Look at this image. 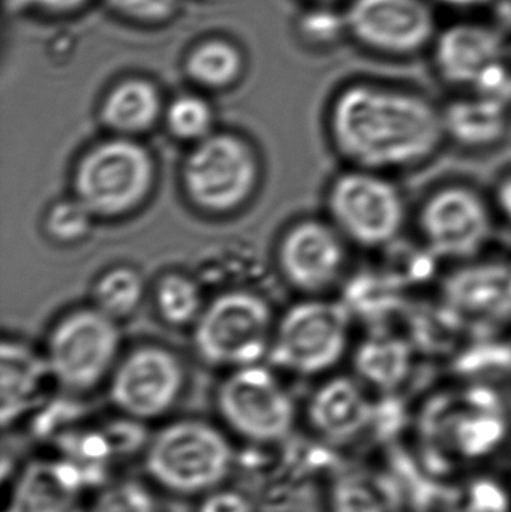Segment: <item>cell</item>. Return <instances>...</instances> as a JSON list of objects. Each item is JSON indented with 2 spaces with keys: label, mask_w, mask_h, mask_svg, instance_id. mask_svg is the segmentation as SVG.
<instances>
[{
  "label": "cell",
  "mask_w": 511,
  "mask_h": 512,
  "mask_svg": "<svg viewBox=\"0 0 511 512\" xmlns=\"http://www.w3.org/2000/svg\"><path fill=\"white\" fill-rule=\"evenodd\" d=\"M327 129L345 167L398 179L426 170L449 150L443 101L387 75L347 81L330 102Z\"/></svg>",
  "instance_id": "6da1fadb"
},
{
  "label": "cell",
  "mask_w": 511,
  "mask_h": 512,
  "mask_svg": "<svg viewBox=\"0 0 511 512\" xmlns=\"http://www.w3.org/2000/svg\"><path fill=\"white\" fill-rule=\"evenodd\" d=\"M500 228L491 189L464 177L428 186L413 201L411 231L426 254L450 265H465L486 254Z\"/></svg>",
  "instance_id": "7a4b0ae2"
},
{
  "label": "cell",
  "mask_w": 511,
  "mask_h": 512,
  "mask_svg": "<svg viewBox=\"0 0 511 512\" xmlns=\"http://www.w3.org/2000/svg\"><path fill=\"white\" fill-rule=\"evenodd\" d=\"M426 60L447 96L483 95L511 102V35L482 15L441 24Z\"/></svg>",
  "instance_id": "3957f363"
},
{
  "label": "cell",
  "mask_w": 511,
  "mask_h": 512,
  "mask_svg": "<svg viewBox=\"0 0 511 512\" xmlns=\"http://www.w3.org/2000/svg\"><path fill=\"white\" fill-rule=\"evenodd\" d=\"M401 182L389 174L345 167L327 189V219L353 249L387 251L411 230L413 200Z\"/></svg>",
  "instance_id": "277c9868"
},
{
  "label": "cell",
  "mask_w": 511,
  "mask_h": 512,
  "mask_svg": "<svg viewBox=\"0 0 511 512\" xmlns=\"http://www.w3.org/2000/svg\"><path fill=\"white\" fill-rule=\"evenodd\" d=\"M233 462L225 433L198 418L165 424L144 450L150 480L177 496H203L218 489L231 474Z\"/></svg>",
  "instance_id": "5b68a950"
},
{
  "label": "cell",
  "mask_w": 511,
  "mask_h": 512,
  "mask_svg": "<svg viewBox=\"0 0 511 512\" xmlns=\"http://www.w3.org/2000/svg\"><path fill=\"white\" fill-rule=\"evenodd\" d=\"M419 435L435 463L477 462L506 439V412L485 388L441 394L423 409Z\"/></svg>",
  "instance_id": "8992f818"
},
{
  "label": "cell",
  "mask_w": 511,
  "mask_h": 512,
  "mask_svg": "<svg viewBox=\"0 0 511 512\" xmlns=\"http://www.w3.org/2000/svg\"><path fill=\"white\" fill-rule=\"evenodd\" d=\"M342 15L360 53L395 65L426 59L441 27L432 0H347Z\"/></svg>",
  "instance_id": "52a82bcc"
},
{
  "label": "cell",
  "mask_w": 511,
  "mask_h": 512,
  "mask_svg": "<svg viewBox=\"0 0 511 512\" xmlns=\"http://www.w3.org/2000/svg\"><path fill=\"white\" fill-rule=\"evenodd\" d=\"M354 321L342 300L315 298L296 304L279 322L270 358L296 375L333 372L351 357Z\"/></svg>",
  "instance_id": "ba28073f"
},
{
  "label": "cell",
  "mask_w": 511,
  "mask_h": 512,
  "mask_svg": "<svg viewBox=\"0 0 511 512\" xmlns=\"http://www.w3.org/2000/svg\"><path fill=\"white\" fill-rule=\"evenodd\" d=\"M155 179L152 156L128 138L105 141L90 150L75 171V198L93 216L125 215L143 203Z\"/></svg>",
  "instance_id": "9c48e42d"
},
{
  "label": "cell",
  "mask_w": 511,
  "mask_h": 512,
  "mask_svg": "<svg viewBox=\"0 0 511 512\" xmlns=\"http://www.w3.org/2000/svg\"><path fill=\"white\" fill-rule=\"evenodd\" d=\"M272 310L251 292L219 295L201 313L194 343L206 363L219 367L252 366L270 346Z\"/></svg>",
  "instance_id": "30bf717a"
},
{
  "label": "cell",
  "mask_w": 511,
  "mask_h": 512,
  "mask_svg": "<svg viewBox=\"0 0 511 512\" xmlns=\"http://www.w3.org/2000/svg\"><path fill=\"white\" fill-rule=\"evenodd\" d=\"M216 408L231 432L255 444L284 441L296 426L293 396L260 364L234 369L219 385Z\"/></svg>",
  "instance_id": "8fae6325"
},
{
  "label": "cell",
  "mask_w": 511,
  "mask_h": 512,
  "mask_svg": "<svg viewBox=\"0 0 511 512\" xmlns=\"http://www.w3.org/2000/svg\"><path fill=\"white\" fill-rule=\"evenodd\" d=\"M119 346L116 319L96 307L77 310L51 333L47 355L51 378L74 393L93 390L113 369Z\"/></svg>",
  "instance_id": "7c38bea8"
},
{
  "label": "cell",
  "mask_w": 511,
  "mask_h": 512,
  "mask_svg": "<svg viewBox=\"0 0 511 512\" xmlns=\"http://www.w3.org/2000/svg\"><path fill=\"white\" fill-rule=\"evenodd\" d=\"M258 162L236 135H209L198 141L183 165V185L192 203L210 213L242 206L254 191Z\"/></svg>",
  "instance_id": "4fadbf2b"
},
{
  "label": "cell",
  "mask_w": 511,
  "mask_h": 512,
  "mask_svg": "<svg viewBox=\"0 0 511 512\" xmlns=\"http://www.w3.org/2000/svg\"><path fill=\"white\" fill-rule=\"evenodd\" d=\"M185 372L173 352L147 346L131 352L114 369L110 400L126 417L150 421L164 417L179 402Z\"/></svg>",
  "instance_id": "5bb4252c"
},
{
  "label": "cell",
  "mask_w": 511,
  "mask_h": 512,
  "mask_svg": "<svg viewBox=\"0 0 511 512\" xmlns=\"http://www.w3.org/2000/svg\"><path fill=\"white\" fill-rule=\"evenodd\" d=\"M351 249L329 219H309L288 231L279 262L291 285L306 294L321 295L347 282Z\"/></svg>",
  "instance_id": "9a60e30c"
},
{
  "label": "cell",
  "mask_w": 511,
  "mask_h": 512,
  "mask_svg": "<svg viewBox=\"0 0 511 512\" xmlns=\"http://www.w3.org/2000/svg\"><path fill=\"white\" fill-rule=\"evenodd\" d=\"M374 414L372 391L354 375L327 379L306 406L311 429L333 444L359 438L371 426Z\"/></svg>",
  "instance_id": "2e32d148"
},
{
  "label": "cell",
  "mask_w": 511,
  "mask_h": 512,
  "mask_svg": "<svg viewBox=\"0 0 511 512\" xmlns=\"http://www.w3.org/2000/svg\"><path fill=\"white\" fill-rule=\"evenodd\" d=\"M449 149L479 155L500 147L511 131V102L483 95L443 99Z\"/></svg>",
  "instance_id": "e0dca14e"
},
{
  "label": "cell",
  "mask_w": 511,
  "mask_h": 512,
  "mask_svg": "<svg viewBox=\"0 0 511 512\" xmlns=\"http://www.w3.org/2000/svg\"><path fill=\"white\" fill-rule=\"evenodd\" d=\"M5 512H89V507L74 466L39 460L27 465L12 484Z\"/></svg>",
  "instance_id": "ac0fdd59"
},
{
  "label": "cell",
  "mask_w": 511,
  "mask_h": 512,
  "mask_svg": "<svg viewBox=\"0 0 511 512\" xmlns=\"http://www.w3.org/2000/svg\"><path fill=\"white\" fill-rule=\"evenodd\" d=\"M351 360L354 376L372 393H395L410 378L414 351L395 334L371 333L354 345Z\"/></svg>",
  "instance_id": "d6986e66"
},
{
  "label": "cell",
  "mask_w": 511,
  "mask_h": 512,
  "mask_svg": "<svg viewBox=\"0 0 511 512\" xmlns=\"http://www.w3.org/2000/svg\"><path fill=\"white\" fill-rule=\"evenodd\" d=\"M2 424H14L36 402L45 379L51 376L47 360L17 342H3L2 357Z\"/></svg>",
  "instance_id": "ffe728a7"
},
{
  "label": "cell",
  "mask_w": 511,
  "mask_h": 512,
  "mask_svg": "<svg viewBox=\"0 0 511 512\" xmlns=\"http://www.w3.org/2000/svg\"><path fill=\"white\" fill-rule=\"evenodd\" d=\"M161 114V96L152 83L140 78L122 81L110 90L101 108L104 125L117 134L149 131Z\"/></svg>",
  "instance_id": "44dd1931"
},
{
  "label": "cell",
  "mask_w": 511,
  "mask_h": 512,
  "mask_svg": "<svg viewBox=\"0 0 511 512\" xmlns=\"http://www.w3.org/2000/svg\"><path fill=\"white\" fill-rule=\"evenodd\" d=\"M327 505L329 512H407L396 487L368 471L344 472L336 477Z\"/></svg>",
  "instance_id": "7402d4cb"
},
{
  "label": "cell",
  "mask_w": 511,
  "mask_h": 512,
  "mask_svg": "<svg viewBox=\"0 0 511 512\" xmlns=\"http://www.w3.org/2000/svg\"><path fill=\"white\" fill-rule=\"evenodd\" d=\"M242 68V54L234 45L221 39L197 45L185 62L188 77L207 89L231 86L242 74Z\"/></svg>",
  "instance_id": "603a6c76"
},
{
  "label": "cell",
  "mask_w": 511,
  "mask_h": 512,
  "mask_svg": "<svg viewBox=\"0 0 511 512\" xmlns=\"http://www.w3.org/2000/svg\"><path fill=\"white\" fill-rule=\"evenodd\" d=\"M144 294V283L137 271L117 267L96 282L95 307L113 319L126 318L137 310Z\"/></svg>",
  "instance_id": "cb8c5ba5"
},
{
  "label": "cell",
  "mask_w": 511,
  "mask_h": 512,
  "mask_svg": "<svg viewBox=\"0 0 511 512\" xmlns=\"http://www.w3.org/2000/svg\"><path fill=\"white\" fill-rule=\"evenodd\" d=\"M156 306L162 318L171 325L197 321L204 310L200 288L183 274L162 277L156 289Z\"/></svg>",
  "instance_id": "d4e9b609"
},
{
  "label": "cell",
  "mask_w": 511,
  "mask_h": 512,
  "mask_svg": "<svg viewBox=\"0 0 511 512\" xmlns=\"http://www.w3.org/2000/svg\"><path fill=\"white\" fill-rule=\"evenodd\" d=\"M89 512H162V508L147 484L128 478L99 490Z\"/></svg>",
  "instance_id": "484cf974"
},
{
  "label": "cell",
  "mask_w": 511,
  "mask_h": 512,
  "mask_svg": "<svg viewBox=\"0 0 511 512\" xmlns=\"http://www.w3.org/2000/svg\"><path fill=\"white\" fill-rule=\"evenodd\" d=\"M444 512H511V496L494 478H474L449 499Z\"/></svg>",
  "instance_id": "4316f807"
},
{
  "label": "cell",
  "mask_w": 511,
  "mask_h": 512,
  "mask_svg": "<svg viewBox=\"0 0 511 512\" xmlns=\"http://www.w3.org/2000/svg\"><path fill=\"white\" fill-rule=\"evenodd\" d=\"M213 113L204 99L194 95L179 96L167 111V125L174 137L185 141H201L209 137Z\"/></svg>",
  "instance_id": "83f0119b"
},
{
  "label": "cell",
  "mask_w": 511,
  "mask_h": 512,
  "mask_svg": "<svg viewBox=\"0 0 511 512\" xmlns=\"http://www.w3.org/2000/svg\"><path fill=\"white\" fill-rule=\"evenodd\" d=\"M92 218L93 213L78 198L60 201L48 212L47 231L57 242H78L89 233Z\"/></svg>",
  "instance_id": "f1b7e54d"
},
{
  "label": "cell",
  "mask_w": 511,
  "mask_h": 512,
  "mask_svg": "<svg viewBox=\"0 0 511 512\" xmlns=\"http://www.w3.org/2000/svg\"><path fill=\"white\" fill-rule=\"evenodd\" d=\"M107 2L119 14L141 21L167 20L174 11V0H107Z\"/></svg>",
  "instance_id": "f546056e"
},
{
  "label": "cell",
  "mask_w": 511,
  "mask_h": 512,
  "mask_svg": "<svg viewBox=\"0 0 511 512\" xmlns=\"http://www.w3.org/2000/svg\"><path fill=\"white\" fill-rule=\"evenodd\" d=\"M197 512H252V502L240 490L221 486L201 496Z\"/></svg>",
  "instance_id": "4dcf8cb0"
},
{
  "label": "cell",
  "mask_w": 511,
  "mask_h": 512,
  "mask_svg": "<svg viewBox=\"0 0 511 512\" xmlns=\"http://www.w3.org/2000/svg\"><path fill=\"white\" fill-rule=\"evenodd\" d=\"M89 0H8L9 11L38 9L45 12H71L86 5Z\"/></svg>",
  "instance_id": "1f68e13d"
},
{
  "label": "cell",
  "mask_w": 511,
  "mask_h": 512,
  "mask_svg": "<svg viewBox=\"0 0 511 512\" xmlns=\"http://www.w3.org/2000/svg\"><path fill=\"white\" fill-rule=\"evenodd\" d=\"M500 225H511V170L503 173L497 185L491 189Z\"/></svg>",
  "instance_id": "d6a6232c"
},
{
  "label": "cell",
  "mask_w": 511,
  "mask_h": 512,
  "mask_svg": "<svg viewBox=\"0 0 511 512\" xmlns=\"http://www.w3.org/2000/svg\"><path fill=\"white\" fill-rule=\"evenodd\" d=\"M437 9L458 15H480L489 6L494 5L495 0H432Z\"/></svg>",
  "instance_id": "836d02e7"
},
{
  "label": "cell",
  "mask_w": 511,
  "mask_h": 512,
  "mask_svg": "<svg viewBox=\"0 0 511 512\" xmlns=\"http://www.w3.org/2000/svg\"><path fill=\"white\" fill-rule=\"evenodd\" d=\"M320 2L333 3V2H341V0H320ZM345 2H347V0H345Z\"/></svg>",
  "instance_id": "e575fe53"
}]
</instances>
